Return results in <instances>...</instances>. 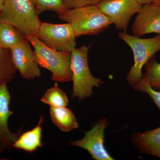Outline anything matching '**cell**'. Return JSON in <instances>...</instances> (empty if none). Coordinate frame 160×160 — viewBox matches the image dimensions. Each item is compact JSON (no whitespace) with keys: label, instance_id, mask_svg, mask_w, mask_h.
Returning a JSON list of instances; mask_svg holds the SVG:
<instances>
[{"label":"cell","instance_id":"obj_3","mask_svg":"<svg viewBox=\"0 0 160 160\" xmlns=\"http://www.w3.org/2000/svg\"><path fill=\"white\" fill-rule=\"evenodd\" d=\"M0 22L13 26L25 36L37 35L42 23L30 0H4Z\"/></svg>","mask_w":160,"mask_h":160},{"label":"cell","instance_id":"obj_7","mask_svg":"<svg viewBox=\"0 0 160 160\" xmlns=\"http://www.w3.org/2000/svg\"><path fill=\"white\" fill-rule=\"evenodd\" d=\"M98 6L118 30L126 32L131 18L142 5L136 0H104Z\"/></svg>","mask_w":160,"mask_h":160},{"label":"cell","instance_id":"obj_5","mask_svg":"<svg viewBox=\"0 0 160 160\" xmlns=\"http://www.w3.org/2000/svg\"><path fill=\"white\" fill-rule=\"evenodd\" d=\"M118 34L133 52L134 64L126 78L128 84L133 86L143 78V66L160 51V34L149 38H141L126 32H119Z\"/></svg>","mask_w":160,"mask_h":160},{"label":"cell","instance_id":"obj_6","mask_svg":"<svg viewBox=\"0 0 160 160\" xmlns=\"http://www.w3.org/2000/svg\"><path fill=\"white\" fill-rule=\"evenodd\" d=\"M36 36L46 46L58 51L71 52L77 45L76 36L69 23L55 24L42 22Z\"/></svg>","mask_w":160,"mask_h":160},{"label":"cell","instance_id":"obj_13","mask_svg":"<svg viewBox=\"0 0 160 160\" xmlns=\"http://www.w3.org/2000/svg\"><path fill=\"white\" fill-rule=\"evenodd\" d=\"M43 123V118L41 116L36 127L20 135L12 145V148L31 152L36 151L42 147V129L41 126Z\"/></svg>","mask_w":160,"mask_h":160},{"label":"cell","instance_id":"obj_25","mask_svg":"<svg viewBox=\"0 0 160 160\" xmlns=\"http://www.w3.org/2000/svg\"><path fill=\"white\" fill-rule=\"evenodd\" d=\"M4 151L3 150H2V149H0V155H1V153H2V152ZM0 160H4L3 159H0Z\"/></svg>","mask_w":160,"mask_h":160},{"label":"cell","instance_id":"obj_11","mask_svg":"<svg viewBox=\"0 0 160 160\" xmlns=\"http://www.w3.org/2000/svg\"><path fill=\"white\" fill-rule=\"evenodd\" d=\"M137 14L131 28L133 35L140 37L150 33L160 34V4L143 5Z\"/></svg>","mask_w":160,"mask_h":160},{"label":"cell","instance_id":"obj_19","mask_svg":"<svg viewBox=\"0 0 160 160\" xmlns=\"http://www.w3.org/2000/svg\"><path fill=\"white\" fill-rule=\"evenodd\" d=\"M38 14L46 11L54 12L57 15L66 10L64 0H30Z\"/></svg>","mask_w":160,"mask_h":160},{"label":"cell","instance_id":"obj_9","mask_svg":"<svg viewBox=\"0 0 160 160\" xmlns=\"http://www.w3.org/2000/svg\"><path fill=\"white\" fill-rule=\"evenodd\" d=\"M12 60L22 77L32 80L41 77V72L31 43L24 39L10 49Z\"/></svg>","mask_w":160,"mask_h":160},{"label":"cell","instance_id":"obj_4","mask_svg":"<svg viewBox=\"0 0 160 160\" xmlns=\"http://www.w3.org/2000/svg\"><path fill=\"white\" fill-rule=\"evenodd\" d=\"M90 46L83 45L71 52V68L73 82L72 98L79 101L91 98L94 87H100L103 82L91 74L88 62Z\"/></svg>","mask_w":160,"mask_h":160},{"label":"cell","instance_id":"obj_10","mask_svg":"<svg viewBox=\"0 0 160 160\" xmlns=\"http://www.w3.org/2000/svg\"><path fill=\"white\" fill-rule=\"evenodd\" d=\"M5 82L0 85V149L4 150L12 148V145L21 135L13 132L8 126L9 118L13 114L9 108L11 95Z\"/></svg>","mask_w":160,"mask_h":160},{"label":"cell","instance_id":"obj_17","mask_svg":"<svg viewBox=\"0 0 160 160\" xmlns=\"http://www.w3.org/2000/svg\"><path fill=\"white\" fill-rule=\"evenodd\" d=\"M40 101L50 107H67L69 105V100L66 93L57 83L53 87L46 90Z\"/></svg>","mask_w":160,"mask_h":160},{"label":"cell","instance_id":"obj_14","mask_svg":"<svg viewBox=\"0 0 160 160\" xmlns=\"http://www.w3.org/2000/svg\"><path fill=\"white\" fill-rule=\"evenodd\" d=\"M50 117L53 124L64 132L78 128V123L74 113L66 107H50Z\"/></svg>","mask_w":160,"mask_h":160},{"label":"cell","instance_id":"obj_8","mask_svg":"<svg viewBox=\"0 0 160 160\" xmlns=\"http://www.w3.org/2000/svg\"><path fill=\"white\" fill-rule=\"evenodd\" d=\"M107 124L106 118L100 119L90 130L84 132L82 138L72 141L70 145L86 149L95 160H114L104 146V132Z\"/></svg>","mask_w":160,"mask_h":160},{"label":"cell","instance_id":"obj_12","mask_svg":"<svg viewBox=\"0 0 160 160\" xmlns=\"http://www.w3.org/2000/svg\"><path fill=\"white\" fill-rule=\"evenodd\" d=\"M132 144L141 152L160 159V126L143 132H137L131 138Z\"/></svg>","mask_w":160,"mask_h":160},{"label":"cell","instance_id":"obj_24","mask_svg":"<svg viewBox=\"0 0 160 160\" xmlns=\"http://www.w3.org/2000/svg\"><path fill=\"white\" fill-rule=\"evenodd\" d=\"M155 4H160V0H152V2Z\"/></svg>","mask_w":160,"mask_h":160},{"label":"cell","instance_id":"obj_2","mask_svg":"<svg viewBox=\"0 0 160 160\" xmlns=\"http://www.w3.org/2000/svg\"><path fill=\"white\" fill-rule=\"evenodd\" d=\"M26 38L34 48L39 66L51 72L52 81L62 83L72 81L71 52L49 48L35 35L26 36Z\"/></svg>","mask_w":160,"mask_h":160},{"label":"cell","instance_id":"obj_20","mask_svg":"<svg viewBox=\"0 0 160 160\" xmlns=\"http://www.w3.org/2000/svg\"><path fill=\"white\" fill-rule=\"evenodd\" d=\"M133 88L135 90L149 95L160 112V91H157L152 88L148 81L143 78L133 86Z\"/></svg>","mask_w":160,"mask_h":160},{"label":"cell","instance_id":"obj_18","mask_svg":"<svg viewBox=\"0 0 160 160\" xmlns=\"http://www.w3.org/2000/svg\"><path fill=\"white\" fill-rule=\"evenodd\" d=\"M145 66L143 78L146 79L152 88L160 91V63L157 62L155 56L151 58Z\"/></svg>","mask_w":160,"mask_h":160},{"label":"cell","instance_id":"obj_16","mask_svg":"<svg viewBox=\"0 0 160 160\" xmlns=\"http://www.w3.org/2000/svg\"><path fill=\"white\" fill-rule=\"evenodd\" d=\"M17 71L12 60L10 49L0 47V85L5 82L8 84L11 82Z\"/></svg>","mask_w":160,"mask_h":160},{"label":"cell","instance_id":"obj_21","mask_svg":"<svg viewBox=\"0 0 160 160\" xmlns=\"http://www.w3.org/2000/svg\"><path fill=\"white\" fill-rule=\"evenodd\" d=\"M104 0H64L66 9H71L82 6L98 5Z\"/></svg>","mask_w":160,"mask_h":160},{"label":"cell","instance_id":"obj_1","mask_svg":"<svg viewBox=\"0 0 160 160\" xmlns=\"http://www.w3.org/2000/svg\"><path fill=\"white\" fill-rule=\"evenodd\" d=\"M58 16L60 20L71 24L76 37L96 35L108 29L112 24L98 5L67 9Z\"/></svg>","mask_w":160,"mask_h":160},{"label":"cell","instance_id":"obj_23","mask_svg":"<svg viewBox=\"0 0 160 160\" xmlns=\"http://www.w3.org/2000/svg\"><path fill=\"white\" fill-rule=\"evenodd\" d=\"M3 2H4V0H0V12L1 11L2 9Z\"/></svg>","mask_w":160,"mask_h":160},{"label":"cell","instance_id":"obj_15","mask_svg":"<svg viewBox=\"0 0 160 160\" xmlns=\"http://www.w3.org/2000/svg\"><path fill=\"white\" fill-rule=\"evenodd\" d=\"M25 35L8 23L0 22V47L4 49L12 47L26 38Z\"/></svg>","mask_w":160,"mask_h":160},{"label":"cell","instance_id":"obj_22","mask_svg":"<svg viewBox=\"0 0 160 160\" xmlns=\"http://www.w3.org/2000/svg\"><path fill=\"white\" fill-rule=\"evenodd\" d=\"M138 2L142 5H146L152 2V0H136Z\"/></svg>","mask_w":160,"mask_h":160}]
</instances>
